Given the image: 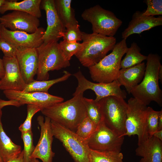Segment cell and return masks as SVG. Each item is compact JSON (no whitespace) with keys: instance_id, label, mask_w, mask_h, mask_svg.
I'll use <instances>...</instances> for the list:
<instances>
[{"instance_id":"8","label":"cell","mask_w":162,"mask_h":162,"mask_svg":"<svg viewBox=\"0 0 162 162\" xmlns=\"http://www.w3.org/2000/svg\"><path fill=\"white\" fill-rule=\"evenodd\" d=\"M50 124L53 136L62 142L74 162H89L90 149L85 140L53 121Z\"/></svg>"},{"instance_id":"30","label":"cell","mask_w":162,"mask_h":162,"mask_svg":"<svg viewBox=\"0 0 162 162\" xmlns=\"http://www.w3.org/2000/svg\"><path fill=\"white\" fill-rule=\"evenodd\" d=\"M97 126L87 116L78 126L75 133L80 137L86 140L92 134Z\"/></svg>"},{"instance_id":"2","label":"cell","mask_w":162,"mask_h":162,"mask_svg":"<svg viewBox=\"0 0 162 162\" xmlns=\"http://www.w3.org/2000/svg\"><path fill=\"white\" fill-rule=\"evenodd\" d=\"M147 56L144 75L142 82L131 92L134 98L145 106L154 101L162 105V92L159 84L158 71L161 64L157 54Z\"/></svg>"},{"instance_id":"25","label":"cell","mask_w":162,"mask_h":162,"mask_svg":"<svg viewBox=\"0 0 162 162\" xmlns=\"http://www.w3.org/2000/svg\"><path fill=\"white\" fill-rule=\"evenodd\" d=\"M141 49L135 42L132 43L129 48L128 47L126 55L121 60V69H125L139 64L146 60L147 56L140 53Z\"/></svg>"},{"instance_id":"11","label":"cell","mask_w":162,"mask_h":162,"mask_svg":"<svg viewBox=\"0 0 162 162\" xmlns=\"http://www.w3.org/2000/svg\"><path fill=\"white\" fill-rule=\"evenodd\" d=\"M76 79L78 86L73 96L84 92L88 89L93 91L96 95L94 100L98 102L104 98L114 96L124 99L126 98V92L121 88V86L117 80L109 83H94L87 79L80 70L74 74Z\"/></svg>"},{"instance_id":"18","label":"cell","mask_w":162,"mask_h":162,"mask_svg":"<svg viewBox=\"0 0 162 162\" xmlns=\"http://www.w3.org/2000/svg\"><path fill=\"white\" fill-rule=\"evenodd\" d=\"M16 57L23 79L26 84L33 81L37 74L38 55L36 48H18Z\"/></svg>"},{"instance_id":"37","label":"cell","mask_w":162,"mask_h":162,"mask_svg":"<svg viewBox=\"0 0 162 162\" xmlns=\"http://www.w3.org/2000/svg\"><path fill=\"white\" fill-rule=\"evenodd\" d=\"M8 162H23V151H22L20 154L16 157L11 159Z\"/></svg>"},{"instance_id":"26","label":"cell","mask_w":162,"mask_h":162,"mask_svg":"<svg viewBox=\"0 0 162 162\" xmlns=\"http://www.w3.org/2000/svg\"><path fill=\"white\" fill-rule=\"evenodd\" d=\"M64 74L61 77L52 80L38 81L34 80L27 84L24 89L25 92H39L48 93L49 89L53 85L67 80L71 74L67 71H63Z\"/></svg>"},{"instance_id":"16","label":"cell","mask_w":162,"mask_h":162,"mask_svg":"<svg viewBox=\"0 0 162 162\" xmlns=\"http://www.w3.org/2000/svg\"><path fill=\"white\" fill-rule=\"evenodd\" d=\"M40 9L45 10L47 27L43 39L44 43L58 42L61 34L66 29L63 26L56 12L54 0H41Z\"/></svg>"},{"instance_id":"35","label":"cell","mask_w":162,"mask_h":162,"mask_svg":"<svg viewBox=\"0 0 162 162\" xmlns=\"http://www.w3.org/2000/svg\"><path fill=\"white\" fill-rule=\"evenodd\" d=\"M147 5L143 14L148 16L162 15V0H146L144 1Z\"/></svg>"},{"instance_id":"29","label":"cell","mask_w":162,"mask_h":162,"mask_svg":"<svg viewBox=\"0 0 162 162\" xmlns=\"http://www.w3.org/2000/svg\"><path fill=\"white\" fill-rule=\"evenodd\" d=\"M160 112V111H155L152 108L147 107L146 122L149 137L152 136L154 133L158 130V121Z\"/></svg>"},{"instance_id":"42","label":"cell","mask_w":162,"mask_h":162,"mask_svg":"<svg viewBox=\"0 0 162 162\" xmlns=\"http://www.w3.org/2000/svg\"><path fill=\"white\" fill-rule=\"evenodd\" d=\"M31 162H40V161L37 159L32 158L31 159Z\"/></svg>"},{"instance_id":"34","label":"cell","mask_w":162,"mask_h":162,"mask_svg":"<svg viewBox=\"0 0 162 162\" xmlns=\"http://www.w3.org/2000/svg\"><path fill=\"white\" fill-rule=\"evenodd\" d=\"M38 106L33 105H27V116L24 122L19 127L21 132H27L32 130V121L34 116L37 112L41 111Z\"/></svg>"},{"instance_id":"21","label":"cell","mask_w":162,"mask_h":162,"mask_svg":"<svg viewBox=\"0 0 162 162\" xmlns=\"http://www.w3.org/2000/svg\"><path fill=\"white\" fill-rule=\"evenodd\" d=\"M146 65L144 62L125 69H121L117 80L121 86H124L128 93L142 80Z\"/></svg>"},{"instance_id":"17","label":"cell","mask_w":162,"mask_h":162,"mask_svg":"<svg viewBox=\"0 0 162 162\" xmlns=\"http://www.w3.org/2000/svg\"><path fill=\"white\" fill-rule=\"evenodd\" d=\"M2 60L4 74L0 80V90L23 91L27 84L22 77L16 57L4 56Z\"/></svg>"},{"instance_id":"13","label":"cell","mask_w":162,"mask_h":162,"mask_svg":"<svg viewBox=\"0 0 162 162\" xmlns=\"http://www.w3.org/2000/svg\"><path fill=\"white\" fill-rule=\"evenodd\" d=\"M37 120L40 127V138L30 159H40L43 162H53L55 153L52 150L53 135L51 127V120L45 116H39Z\"/></svg>"},{"instance_id":"3","label":"cell","mask_w":162,"mask_h":162,"mask_svg":"<svg viewBox=\"0 0 162 162\" xmlns=\"http://www.w3.org/2000/svg\"><path fill=\"white\" fill-rule=\"evenodd\" d=\"M82 46L75 55L81 64L89 68L98 63L112 50L116 39L94 33L82 32Z\"/></svg>"},{"instance_id":"46","label":"cell","mask_w":162,"mask_h":162,"mask_svg":"<svg viewBox=\"0 0 162 162\" xmlns=\"http://www.w3.org/2000/svg\"></svg>"},{"instance_id":"33","label":"cell","mask_w":162,"mask_h":162,"mask_svg":"<svg viewBox=\"0 0 162 162\" xmlns=\"http://www.w3.org/2000/svg\"><path fill=\"white\" fill-rule=\"evenodd\" d=\"M80 27L78 24L67 27L65 31L61 34V38H62L63 40L67 42L82 41V32L80 30Z\"/></svg>"},{"instance_id":"1","label":"cell","mask_w":162,"mask_h":162,"mask_svg":"<svg viewBox=\"0 0 162 162\" xmlns=\"http://www.w3.org/2000/svg\"><path fill=\"white\" fill-rule=\"evenodd\" d=\"M83 94L74 96L70 100L56 104L40 111L51 120L75 132L79 124L87 116Z\"/></svg>"},{"instance_id":"32","label":"cell","mask_w":162,"mask_h":162,"mask_svg":"<svg viewBox=\"0 0 162 162\" xmlns=\"http://www.w3.org/2000/svg\"><path fill=\"white\" fill-rule=\"evenodd\" d=\"M21 138L24 144L23 162H31L30 157L35 146L34 145L32 131L21 133Z\"/></svg>"},{"instance_id":"9","label":"cell","mask_w":162,"mask_h":162,"mask_svg":"<svg viewBox=\"0 0 162 162\" xmlns=\"http://www.w3.org/2000/svg\"><path fill=\"white\" fill-rule=\"evenodd\" d=\"M124 136L137 135L138 145L149 138L146 130V118L147 106L134 98L128 100Z\"/></svg>"},{"instance_id":"10","label":"cell","mask_w":162,"mask_h":162,"mask_svg":"<svg viewBox=\"0 0 162 162\" xmlns=\"http://www.w3.org/2000/svg\"><path fill=\"white\" fill-rule=\"evenodd\" d=\"M124 136L107 127L103 121L99 124L91 136L86 140L90 149L99 151L121 152Z\"/></svg>"},{"instance_id":"40","label":"cell","mask_w":162,"mask_h":162,"mask_svg":"<svg viewBox=\"0 0 162 162\" xmlns=\"http://www.w3.org/2000/svg\"><path fill=\"white\" fill-rule=\"evenodd\" d=\"M152 136L162 141V130L156 131L154 133Z\"/></svg>"},{"instance_id":"14","label":"cell","mask_w":162,"mask_h":162,"mask_svg":"<svg viewBox=\"0 0 162 162\" xmlns=\"http://www.w3.org/2000/svg\"><path fill=\"white\" fill-rule=\"evenodd\" d=\"M0 23L11 31L32 34L34 33L39 28L40 21L38 18L31 14L13 10L0 17Z\"/></svg>"},{"instance_id":"28","label":"cell","mask_w":162,"mask_h":162,"mask_svg":"<svg viewBox=\"0 0 162 162\" xmlns=\"http://www.w3.org/2000/svg\"><path fill=\"white\" fill-rule=\"evenodd\" d=\"M83 100L86 107L87 117L98 126L103 121L101 107L98 101L84 97Z\"/></svg>"},{"instance_id":"27","label":"cell","mask_w":162,"mask_h":162,"mask_svg":"<svg viewBox=\"0 0 162 162\" xmlns=\"http://www.w3.org/2000/svg\"><path fill=\"white\" fill-rule=\"evenodd\" d=\"M121 152L99 151L90 149L89 162H123Z\"/></svg>"},{"instance_id":"39","label":"cell","mask_w":162,"mask_h":162,"mask_svg":"<svg viewBox=\"0 0 162 162\" xmlns=\"http://www.w3.org/2000/svg\"><path fill=\"white\" fill-rule=\"evenodd\" d=\"M162 130V110L160 111L158 121V130Z\"/></svg>"},{"instance_id":"15","label":"cell","mask_w":162,"mask_h":162,"mask_svg":"<svg viewBox=\"0 0 162 162\" xmlns=\"http://www.w3.org/2000/svg\"><path fill=\"white\" fill-rule=\"evenodd\" d=\"M45 30L39 27L34 33L12 31L1 25L0 37L18 48H37L44 43Z\"/></svg>"},{"instance_id":"5","label":"cell","mask_w":162,"mask_h":162,"mask_svg":"<svg viewBox=\"0 0 162 162\" xmlns=\"http://www.w3.org/2000/svg\"><path fill=\"white\" fill-rule=\"evenodd\" d=\"M36 50L38 59L37 80H47L49 77V71L70 65V61L64 59L58 42L43 43Z\"/></svg>"},{"instance_id":"31","label":"cell","mask_w":162,"mask_h":162,"mask_svg":"<svg viewBox=\"0 0 162 162\" xmlns=\"http://www.w3.org/2000/svg\"><path fill=\"white\" fill-rule=\"evenodd\" d=\"M63 55L65 60L69 61L72 57L82 48V43L78 42H69L64 40L59 43Z\"/></svg>"},{"instance_id":"20","label":"cell","mask_w":162,"mask_h":162,"mask_svg":"<svg viewBox=\"0 0 162 162\" xmlns=\"http://www.w3.org/2000/svg\"><path fill=\"white\" fill-rule=\"evenodd\" d=\"M135 152L142 158L139 162H162V141L152 136L138 145Z\"/></svg>"},{"instance_id":"38","label":"cell","mask_w":162,"mask_h":162,"mask_svg":"<svg viewBox=\"0 0 162 162\" xmlns=\"http://www.w3.org/2000/svg\"><path fill=\"white\" fill-rule=\"evenodd\" d=\"M4 74V70L2 59L0 58V79H1Z\"/></svg>"},{"instance_id":"41","label":"cell","mask_w":162,"mask_h":162,"mask_svg":"<svg viewBox=\"0 0 162 162\" xmlns=\"http://www.w3.org/2000/svg\"><path fill=\"white\" fill-rule=\"evenodd\" d=\"M158 76L159 80L161 83H162V65H160L158 71Z\"/></svg>"},{"instance_id":"22","label":"cell","mask_w":162,"mask_h":162,"mask_svg":"<svg viewBox=\"0 0 162 162\" xmlns=\"http://www.w3.org/2000/svg\"><path fill=\"white\" fill-rule=\"evenodd\" d=\"M41 0L16 1L5 0L1 6L0 13L4 14L7 11L17 10L31 14L39 18L41 16L40 4Z\"/></svg>"},{"instance_id":"36","label":"cell","mask_w":162,"mask_h":162,"mask_svg":"<svg viewBox=\"0 0 162 162\" xmlns=\"http://www.w3.org/2000/svg\"><path fill=\"white\" fill-rule=\"evenodd\" d=\"M18 48L0 37V50L4 54V56L7 57L16 56Z\"/></svg>"},{"instance_id":"4","label":"cell","mask_w":162,"mask_h":162,"mask_svg":"<svg viewBox=\"0 0 162 162\" xmlns=\"http://www.w3.org/2000/svg\"><path fill=\"white\" fill-rule=\"evenodd\" d=\"M128 47L126 40L116 44L112 52L98 63L88 68L91 78L97 83H109L117 80L122 59Z\"/></svg>"},{"instance_id":"6","label":"cell","mask_w":162,"mask_h":162,"mask_svg":"<svg viewBox=\"0 0 162 162\" xmlns=\"http://www.w3.org/2000/svg\"><path fill=\"white\" fill-rule=\"evenodd\" d=\"M98 102L105 125L119 136H124L127 103L124 99L114 96L104 98Z\"/></svg>"},{"instance_id":"24","label":"cell","mask_w":162,"mask_h":162,"mask_svg":"<svg viewBox=\"0 0 162 162\" xmlns=\"http://www.w3.org/2000/svg\"><path fill=\"white\" fill-rule=\"evenodd\" d=\"M56 9L64 27L78 24L74 9L71 7V0H54Z\"/></svg>"},{"instance_id":"44","label":"cell","mask_w":162,"mask_h":162,"mask_svg":"<svg viewBox=\"0 0 162 162\" xmlns=\"http://www.w3.org/2000/svg\"><path fill=\"white\" fill-rule=\"evenodd\" d=\"M0 162H3L0 156Z\"/></svg>"},{"instance_id":"43","label":"cell","mask_w":162,"mask_h":162,"mask_svg":"<svg viewBox=\"0 0 162 162\" xmlns=\"http://www.w3.org/2000/svg\"><path fill=\"white\" fill-rule=\"evenodd\" d=\"M5 0H0V9L1 6L4 2Z\"/></svg>"},{"instance_id":"19","label":"cell","mask_w":162,"mask_h":162,"mask_svg":"<svg viewBox=\"0 0 162 162\" xmlns=\"http://www.w3.org/2000/svg\"><path fill=\"white\" fill-rule=\"evenodd\" d=\"M162 25V16H148L143 14V12L136 11L133 15L127 27L122 32V39L126 40L134 34H140L157 26Z\"/></svg>"},{"instance_id":"45","label":"cell","mask_w":162,"mask_h":162,"mask_svg":"<svg viewBox=\"0 0 162 162\" xmlns=\"http://www.w3.org/2000/svg\"><path fill=\"white\" fill-rule=\"evenodd\" d=\"M1 25L0 23V30H1Z\"/></svg>"},{"instance_id":"23","label":"cell","mask_w":162,"mask_h":162,"mask_svg":"<svg viewBox=\"0 0 162 162\" xmlns=\"http://www.w3.org/2000/svg\"><path fill=\"white\" fill-rule=\"evenodd\" d=\"M2 114L0 109V156L3 162H8L20 154L22 148L14 143L5 133L2 122Z\"/></svg>"},{"instance_id":"7","label":"cell","mask_w":162,"mask_h":162,"mask_svg":"<svg viewBox=\"0 0 162 162\" xmlns=\"http://www.w3.org/2000/svg\"><path fill=\"white\" fill-rule=\"evenodd\" d=\"M81 17L91 24L92 33L109 37H114L122 23L113 13L99 5L85 9Z\"/></svg>"},{"instance_id":"12","label":"cell","mask_w":162,"mask_h":162,"mask_svg":"<svg viewBox=\"0 0 162 162\" xmlns=\"http://www.w3.org/2000/svg\"><path fill=\"white\" fill-rule=\"evenodd\" d=\"M3 93L9 100L10 105L19 107L25 104L33 105L38 106L41 110L64 100L62 97L44 92L7 90H4Z\"/></svg>"}]
</instances>
